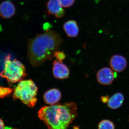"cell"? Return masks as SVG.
Returning a JSON list of instances; mask_svg holds the SVG:
<instances>
[{"label":"cell","instance_id":"6da1fadb","mask_svg":"<svg viewBox=\"0 0 129 129\" xmlns=\"http://www.w3.org/2000/svg\"><path fill=\"white\" fill-rule=\"evenodd\" d=\"M63 42L62 38L58 33L51 30L37 34L29 39L27 58L30 64L36 68L52 59Z\"/></svg>","mask_w":129,"mask_h":129},{"label":"cell","instance_id":"7a4b0ae2","mask_svg":"<svg viewBox=\"0 0 129 129\" xmlns=\"http://www.w3.org/2000/svg\"><path fill=\"white\" fill-rule=\"evenodd\" d=\"M77 108L73 102L44 106L38 111V117L48 129H68L77 116Z\"/></svg>","mask_w":129,"mask_h":129},{"label":"cell","instance_id":"3957f363","mask_svg":"<svg viewBox=\"0 0 129 129\" xmlns=\"http://www.w3.org/2000/svg\"><path fill=\"white\" fill-rule=\"evenodd\" d=\"M38 90V87L32 80H23L13 89V98L19 99L29 107L33 108L37 103Z\"/></svg>","mask_w":129,"mask_h":129},{"label":"cell","instance_id":"277c9868","mask_svg":"<svg viewBox=\"0 0 129 129\" xmlns=\"http://www.w3.org/2000/svg\"><path fill=\"white\" fill-rule=\"evenodd\" d=\"M24 65L20 61L14 59L11 60L10 54L4 59V69L0 73V76L6 79L8 83H19L27 76Z\"/></svg>","mask_w":129,"mask_h":129},{"label":"cell","instance_id":"5b68a950","mask_svg":"<svg viewBox=\"0 0 129 129\" xmlns=\"http://www.w3.org/2000/svg\"><path fill=\"white\" fill-rule=\"evenodd\" d=\"M52 73L55 78L64 79L69 77L70 72L66 64L55 60L52 63Z\"/></svg>","mask_w":129,"mask_h":129},{"label":"cell","instance_id":"8992f818","mask_svg":"<svg viewBox=\"0 0 129 129\" xmlns=\"http://www.w3.org/2000/svg\"><path fill=\"white\" fill-rule=\"evenodd\" d=\"M115 74L112 70L107 67H104L99 70L96 75L98 83L103 85H109L112 83Z\"/></svg>","mask_w":129,"mask_h":129},{"label":"cell","instance_id":"52a82bcc","mask_svg":"<svg viewBox=\"0 0 129 129\" xmlns=\"http://www.w3.org/2000/svg\"><path fill=\"white\" fill-rule=\"evenodd\" d=\"M47 10L48 15H54L57 18H62L65 13L59 0H49L47 4Z\"/></svg>","mask_w":129,"mask_h":129},{"label":"cell","instance_id":"ba28073f","mask_svg":"<svg viewBox=\"0 0 129 129\" xmlns=\"http://www.w3.org/2000/svg\"><path fill=\"white\" fill-rule=\"evenodd\" d=\"M43 98L46 104L53 105L57 103L61 99V92L57 89L52 88L44 93Z\"/></svg>","mask_w":129,"mask_h":129},{"label":"cell","instance_id":"9c48e42d","mask_svg":"<svg viewBox=\"0 0 129 129\" xmlns=\"http://www.w3.org/2000/svg\"><path fill=\"white\" fill-rule=\"evenodd\" d=\"M127 64L126 59L119 55L113 56L110 59V66L112 69L115 72H122L126 68Z\"/></svg>","mask_w":129,"mask_h":129},{"label":"cell","instance_id":"30bf717a","mask_svg":"<svg viewBox=\"0 0 129 129\" xmlns=\"http://www.w3.org/2000/svg\"><path fill=\"white\" fill-rule=\"evenodd\" d=\"M15 12V6L10 2L5 1L0 4V16L3 18H10L14 16Z\"/></svg>","mask_w":129,"mask_h":129},{"label":"cell","instance_id":"8fae6325","mask_svg":"<svg viewBox=\"0 0 129 129\" xmlns=\"http://www.w3.org/2000/svg\"><path fill=\"white\" fill-rule=\"evenodd\" d=\"M63 28L68 37L75 38L78 36L79 28L75 21L71 20L67 21L63 24Z\"/></svg>","mask_w":129,"mask_h":129},{"label":"cell","instance_id":"7c38bea8","mask_svg":"<svg viewBox=\"0 0 129 129\" xmlns=\"http://www.w3.org/2000/svg\"><path fill=\"white\" fill-rule=\"evenodd\" d=\"M124 99V96L122 93L120 92L116 93L109 99L108 106L109 108L112 109H117L122 106Z\"/></svg>","mask_w":129,"mask_h":129},{"label":"cell","instance_id":"4fadbf2b","mask_svg":"<svg viewBox=\"0 0 129 129\" xmlns=\"http://www.w3.org/2000/svg\"><path fill=\"white\" fill-rule=\"evenodd\" d=\"M98 129H115V126L113 123L107 119L102 120L99 123Z\"/></svg>","mask_w":129,"mask_h":129},{"label":"cell","instance_id":"5bb4252c","mask_svg":"<svg viewBox=\"0 0 129 129\" xmlns=\"http://www.w3.org/2000/svg\"><path fill=\"white\" fill-rule=\"evenodd\" d=\"M13 91V89L12 88L0 86V98L9 96Z\"/></svg>","mask_w":129,"mask_h":129},{"label":"cell","instance_id":"9a60e30c","mask_svg":"<svg viewBox=\"0 0 129 129\" xmlns=\"http://www.w3.org/2000/svg\"><path fill=\"white\" fill-rule=\"evenodd\" d=\"M57 61L61 62L65 59L66 55L63 51H57L54 54V56Z\"/></svg>","mask_w":129,"mask_h":129},{"label":"cell","instance_id":"2e32d148","mask_svg":"<svg viewBox=\"0 0 129 129\" xmlns=\"http://www.w3.org/2000/svg\"><path fill=\"white\" fill-rule=\"evenodd\" d=\"M63 7L69 8L73 6L75 0H59Z\"/></svg>","mask_w":129,"mask_h":129},{"label":"cell","instance_id":"e0dca14e","mask_svg":"<svg viewBox=\"0 0 129 129\" xmlns=\"http://www.w3.org/2000/svg\"><path fill=\"white\" fill-rule=\"evenodd\" d=\"M101 99L103 103H106L108 102L109 98L108 96H102L101 98Z\"/></svg>","mask_w":129,"mask_h":129},{"label":"cell","instance_id":"ac0fdd59","mask_svg":"<svg viewBox=\"0 0 129 129\" xmlns=\"http://www.w3.org/2000/svg\"><path fill=\"white\" fill-rule=\"evenodd\" d=\"M5 128V125L3 121L0 119V129H4Z\"/></svg>","mask_w":129,"mask_h":129},{"label":"cell","instance_id":"d6986e66","mask_svg":"<svg viewBox=\"0 0 129 129\" xmlns=\"http://www.w3.org/2000/svg\"><path fill=\"white\" fill-rule=\"evenodd\" d=\"M4 129H12V128L11 127H5Z\"/></svg>","mask_w":129,"mask_h":129}]
</instances>
